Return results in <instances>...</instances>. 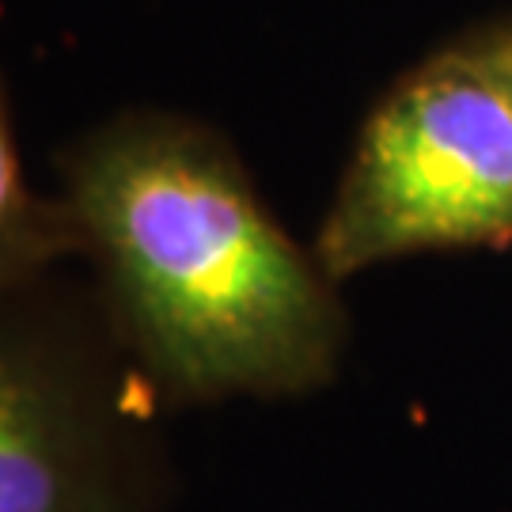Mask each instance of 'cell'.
<instances>
[{
	"mask_svg": "<svg viewBox=\"0 0 512 512\" xmlns=\"http://www.w3.org/2000/svg\"><path fill=\"white\" fill-rule=\"evenodd\" d=\"M54 171L76 266L164 406L304 399L338 376V285L213 126L114 110L61 145Z\"/></svg>",
	"mask_w": 512,
	"mask_h": 512,
	"instance_id": "cell-1",
	"label": "cell"
},
{
	"mask_svg": "<svg viewBox=\"0 0 512 512\" xmlns=\"http://www.w3.org/2000/svg\"><path fill=\"white\" fill-rule=\"evenodd\" d=\"M160 406L88 274L0 289V512H167Z\"/></svg>",
	"mask_w": 512,
	"mask_h": 512,
	"instance_id": "cell-2",
	"label": "cell"
},
{
	"mask_svg": "<svg viewBox=\"0 0 512 512\" xmlns=\"http://www.w3.org/2000/svg\"><path fill=\"white\" fill-rule=\"evenodd\" d=\"M512 243V103L459 46L376 103L330 198L315 258L334 285L425 251Z\"/></svg>",
	"mask_w": 512,
	"mask_h": 512,
	"instance_id": "cell-3",
	"label": "cell"
},
{
	"mask_svg": "<svg viewBox=\"0 0 512 512\" xmlns=\"http://www.w3.org/2000/svg\"><path fill=\"white\" fill-rule=\"evenodd\" d=\"M76 266L73 220L54 190L27 179L0 84V289Z\"/></svg>",
	"mask_w": 512,
	"mask_h": 512,
	"instance_id": "cell-4",
	"label": "cell"
},
{
	"mask_svg": "<svg viewBox=\"0 0 512 512\" xmlns=\"http://www.w3.org/2000/svg\"><path fill=\"white\" fill-rule=\"evenodd\" d=\"M456 46L494 80L497 88L505 92V99L512 103V19L494 23V27H482L478 35L463 38Z\"/></svg>",
	"mask_w": 512,
	"mask_h": 512,
	"instance_id": "cell-5",
	"label": "cell"
}]
</instances>
